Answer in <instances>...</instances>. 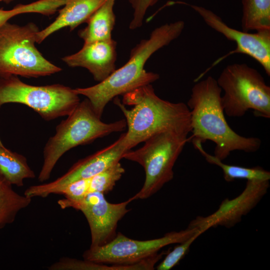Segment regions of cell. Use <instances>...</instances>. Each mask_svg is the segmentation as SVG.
I'll list each match as a JSON object with an SVG mask.
<instances>
[{
	"instance_id": "cell-5",
	"label": "cell",
	"mask_w": 270,
	"mask_h": 270,
	"mask_svg": "<svg viewBox=\"0 0 270 270\" xmlns=\"http://www.w3.org/2000/svg\"><path fill=\"white\" fill-rule=\"evenodd\" d=\"M38 28L33 22L0 26V76L27 78L50 76L60 68L47 60L36 46Z\"/></svg>"
},
{
	"instance_id": "cell-2",
	"label": "cell",
	"mask_w": 270,
	"mask_h": 270,
	"mask_svg": "<svg viewBox=\"0 0 270 270\" xmlns=\"http://www.w3.org/2000/svg\"><path fill=\"white\" fill-rule=\"evenodd\" d=\"M184 28V22L182 20L156 28L148 38L142 40L132 50L130 58L124 66L96 84L74 88L75 92L85 96L96 114L101 118L106 106L112 99L160 78L158 74L146 71L145 64L154 52L178 38Z\"/></svg>"
},
{
	"instance_id": "cell-6",
	"label": "cell",
	"mask_w": 270,
	"mask_h": 270,
	"mask_svg": "<svg viewBox=\"0 0 270 270\" xmlns=\"http://www.w3.org/2000/svg\"><path fill=\"white\" fill-rule=\"evenodd\" d=\"M216 82L224 91L222 105L228 116L241 117L252 110L256 116L270 118V87L256 70L246 64H230Z\"/></svg>"
},
{
	"instance_id": "cell-26",
	"label": "cell",
	"mask_w": 270,
	"mask_h": 270,
	"mask_svg": "<svg viewBox=\"0 0 270 270\" xmlns=\"http://www.w3.org/2000/svg\"><path fill=\"white\" fill-rule=\"evenodd\" d=\"M134 10L133 18L129 28L134 30L140 27L148 9L155 4L158 0H128Z\"/></svg>"
},
{
	"instance_id": "cell-23",
	"label": "cell",
	"mask_w": 270,
	"mask_h": 270,
	"mask_svg": "<svg viewBox=\"0 0 270 270\" xmlns=\"http://www.w3.org/2000/svg\"><path fill=\"white\" fill-rule=\"evenodd\" d=\"M110 266L86 260L63 257L50 266V270H110Z\"/></svg>"
},
{
	"instance_id": "cell-17",
	"label": "cell",
	"mask_w": 270,
	"mask_h": 270,
	"mask_svg": "<svg viewBox=\"0 0 270 270\" xmlns=\"http://www.w3.org/2000/svg\"><path fill=\"white\" fill-rule=\"evenodd\" d=\"M0 171V229L12 224L18 213L27 208L32 198L20 194Z\"/></svg>"
},
{
	"instance_id": "cell-9",
	"label": "cell",
	"mask_w": 270,
	"mask_h": 270,
	"mask_svg": "<svg viewBox=\"0 0 270 270\" xmlns=\"http://www.w3.org/2000/svg\"><path fill=\"white\" fill-rule=\"evenodd\" d=\"M198 232L202 234L198 228L188 226L180 232H168L160 238L140 240L130 238L119 232L108 243L89 248L84 252L83 258L107 264H133L154 255L166 246L183 242Z\"/></svg>"
},
{
	"instance_id": "cell-15",
	"label": "cell",
	"mask_w": 270,
	"mask_h": 270,
	"mask_svg": "<svg viewBox=\"0 0 270 270\" xmlns=\"http://www.w3.org/2000/svg\"><path fill=\"white\" fill-rule=\"evenodd\" d=\"M106 0H69L55 20L36 34V42L40 44L52 33L68 27L72 30L82 23L86 22L90 16Z\"/></svg>"
},
{
	"instance_id": "cell-3",
	"label": "cell",
	"mask_w": 270,
	"mask_h": 270,
	"mask_svg": "<svg viewBox=\"0 0 270 270\" xmlns=\"http://www.w3.org/2000/svg\"><path fill=\"white\" fill-rule=\"evenodd\" d=\"M114 102L126 118L124 140L130 150L160 132H191L190 112L187 104L160 98L150 84L123 95L122 102L117 96Z\"/></svg>"
},
{
	"instance_id": "cell-13",
	"label": "cell",
	"mask_w": 270,
	"mask_h": 270,
	"mask_svg": "<svg viewBox=\"0 0 270 270\" xmlns=\"http://www.w3.org/2000/svg\"><path fill=\"white\" fill-rule=\"evenodd\" d=\"M269 180H248L244 190L232 199L226 198L214 212L206 216H198L188 227L198 228L202 234L218 226L230 228L241 221L267 193Z\"/></svg>"
},
{
	"instance_id": "cell-16",
	"label": "cell",
	"mask_w": 270,
	"mask_h": 270,
	"mask_svg": "<svg viewBox=\"0 0 270 270\" xmlns=\"http://www.w3.org/2000/svg\"><path fill=\"white\" fill-rule=\"evenodd\" d=\"M116 0H106L88 18L86 27L78 35L88 43L112 39V32L116 23L114 6Z\"/></svg>"
},
{
	"instance_id": "cell-4",
	"label": "cell",
	"mask_w": 270,
	"mask_h": 270,
	"mask_svg": "<svg viewBox=\"0 0 270 270\" xmlns=\"http://www.w3.org/2000/svg\"><path fill=\"white\" fill-rule=\"evenodd\" d=\"M126 128L125 120L104 122L96 114L88 98L80 102L67 118L56 126L55 134L46 144L38 181L44 182L50 178L58 160L70 150L90 144L113 132L124 131Z\"/></svg>"
},
{
	"instance_id": "cell-10",
	"label": "cell",
	"mask_w": 270,
	"mask_h": 270,
	"mask_svg": "<svg viewBox=\"0 0 270 270\" xmlns=\"http://www.w3.org/2000/svg\"><path fill=\"white\" fill-rule=\"evenodd\" d=\"M132 201L130 198L120 203H110L106 200L104 194L93 192L78 201L64 198L58 202L62 209L72 208L83 213L90 231V248H95L104 246L114 238L118 222L130 210L127 206Z\"/></svg>"
},
{
	"instance_id": "cell-14",
	"label": "cell",
	"mask_w": 270,
	"mask_h": 270,
	"mask_svg": "<svg viewBox=\"0 0 270 270\" xmlns=\"http://www.w3.org/2000/svg\"><path fill=\"white\" fill-rule=\"evenodd\" d=\"M116 42L112 38L84 43L78 52L62 60L70 67L86 68L99 82L116 70Z\"/></svg>"
},
{
	"instance_id": "cell-7",
	"label": "cell",
	"mask_w": 270,
	"mask_h": 270,
	"mask_svg": "<svg viewBox=\"0 0 270 270\" xmlns=\"http://www.w3.org/2000/svg\"><path fill=\"white\" fill-rule=\"evenodd\" d=\"M188 134L174 131L156 134L144 142L141 148L130 150L123 158L136 162L144 168V184L131 199H146L158 192L174 178L173 168L189 140Z\"/></svg>"
},
{
	"instance_id": "cell-11",
	"label": "cell",
	"mask_w": 270,
	"mask_h": 270,
	"mask_svg": "<svg viewBox=\"0 0 270 270\" xmlns=\"http://www.w3.org/2000/svg\"><path fill=\"white\" fill-rule=\"evenodd\" d=\"M130 150L125 142L124 133L112 144L78 160L56 180L46 184L32 186L26 190L24 194L32 198L59 194L69 184L80 180L90 178L120 162Z\"/></svg>"
},
{
	"instance_id": "cell-21",
	"label": "cell",
	"mask_w": 270,
	"mask_h": 270,
	"mask_svg": "<svg viewBox=\"0 0 270 270\" xmlns=\"http://www.w3.org/2000/svg\"><path fill=\"white\" fill-rule=\"evenodd\" d=\"M57 8L56 0H38L26 4L16 5L9 10L0 9V26L20 14L34 12L48 16L55 13Z\"/></svg>"
},
{
	"instance_id": "cell-25",
	"label": "cell",
	"mask_w": 270,
	"mask_h": 270,
	"mask_svg": "<svg viewBox=\"0 0 270 270\" xmlns=\"http://www.w3.org/2000/svg\"><path fill=\"white\" fill-rule=\"evenodd\" d=\"M90 178L75 181L66 186L59 194L72 201L80 200L90 193Z\"/></svg>"
},
{
	"instance_id": "cell-18",
	"label": "cell",
	"mask_w": 270,
	"mask_h": 270,
	"mask_svg": "<svg viewBox=\"0 0 270 270\" xmlns=\"http://www.w3.org/2000/svg\"><path fill=\"white\" fill-rule=\"evenodd\" d=\"M0 171L12 184L22 186L24 180L36 177L23 155L0 146Z\"/></svg>"
},
{
	"instance_id": "cell-12",
	"label": "cell",
	"mask_w": 270,
	"mask_h": 270,
	"mask_svg": "<svg viewBox=\"0 0 270 270\" xmlns=\"http://www.w3.org/2000/svg\"><path fill=\"white\" fill-rule=\"evenodd\" d=\"M210 28L234 42L236 48L217 60L213 66L235 54L248 55L258 62L266 74L270 76V30L250 33L228 26L222 18L211 10L202 6L191 5Z\"/></svg>"
},
{
	"instance_id": "cell-29",
	"label": "cell",
	"mask_w": 270,
	"mask_h": 270,
	"mask_svg": "<svg viewBox=\"0 0 270 270\" xmlns=\"http://www.w3.org/2000/svg\"><path fill=\"white\" fill-rule=\"evenodd\" d=\"M1 1H3V0H0V2H1Z\"/></svg>"
},
{
	"instance_id": "cell-22",
	"label": "cell",
	"mask_w": 270,
	"mask_h": 270,
	"mask_svg": "<svg viewBox=\"0 0 270 270\" xmlns=\"http://www.w3.org/2000/svg\"><path fill=\"white\" fill-rule=\"evenodd\" d=\"M124 172V168L118 162L90 178V193L99 192L105 194L112 191Z\"/></svg>"
},
{
	"instance_id": "cell-24",
	"label": "cell",
	"mask_w": 270,
	"mask_h": 270,
	"mask_svg": "<svg viewBox=\"0 0 270 270\" xmlns=\"http://www.w3.org/2000/svg\"><path fill=\"white\" fill-rule=\"evenodd\" d=\"M198 232L183 242L178 244L174 248L168 252L163 260L158 265V270H170L176 266L188 252L194 242L200 235Z\"/></svg>"
},
{
	"instance_id": "cell-20",
	"label": "cell",
	"mask_w": 270,
	"mask_h": 270,
	"mask_svg": "<svg viewBox=\"0 0 270 270\" xmlns=\"http://www.w3.org/2000/svg\"><path fill=\"white\" fill-rule=\"evenodd\" d=\"M243 31L270 30V0H242Z\"/></svg>"
},
{
	"instance_id": "cell-28",
	"label": "cell",
	"mask_w": 270,
	"mask_h": 270,
	"mask_svg": "<svg viewBox=\"0 0 270 270\" xmlns=\"http://www.w3.org/2000/svg\"><path fill=\"white\" fill-rule=\"evenodd\" d=\"M0 146L2 147H5L4 146L2 142L1 141L0 139Z\"/></svg>"
},
{
	"instance_id": "cell-27",
	"label": "cell",
	"mask_w": 270,
	"mask_h": 270,
	"mask_svg": "<svg viewBox=\"0 0 270 270\" xmlns=\"http://www.w3.org/2000/svg\"><path fill=\"white\" fill-rule=\"evenodd\" d=\"M13 0H3V1L6 3H9L10 2Z\"/></svg>"
},
{
	"instance_id": "cell-8",
	"label": "cell",
	"mask_w": 270,
	"mask_h": 270,
	"mask_svg": "<svg viewBox=\"0 0 270 270\" xmlns=\"http://www.w3.org/2000/svg\"><path fill=\"white\" fill-rule=\"evenodd\" d=\"M78 96L61 84L32 86L17 76H0V108L8 103L23 104L46 121L70 114L80 102Z\"/></svg>"
},
{
	"instance_id": "cell-19",
	"label": "cell",
	"mask_w": 270,
	"mask_h": 270,
	"mask_svg": "<svg viewBox=\"0 0 270 270\" xmlns=\"http://www.w3.org/2000/svg\"><path fill=\"white\" fill-rule=\"evenodd\" d=\"M194 146L206 160L210 164L219 166L222 170L224 178L228 182H232L237 179L248 180H270V172L260 166L246 168L238 166L226 164L222 160L206 152L202 146V143L194 141L192 142Z\"/></svg>"
},
{
	"instance_id": "cell-1",
	"label": "cell",
	"mask_w": 270,
	"mask_h": 270,
	"mask_svg": "<svg viewBox=\"0 0 270 270\" xmlns=\"http://www.w3.org/2000/svg\"><path fill=\"white\" fill-rule=\"evenodd\" d=\"M191 90L187 106L190 112L192 142L215 144L214 156L223 160L231 152L258 151L262 145L258 138L246 137L235 132L228 125L222 105V90L212 76L196 81Z\"/></svg>"
}]
</instances>
